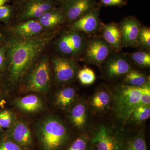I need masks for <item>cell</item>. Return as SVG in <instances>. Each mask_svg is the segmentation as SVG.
Listing matches in <instances>:
<instances>
[{"instance_id": "cell-1", "label": "cell", "mask_w": 150, "mask_h": 150, "mask_svg": "<svg viewBox=\"0 0 150 150\" xmlns=\"http://www.w3.org/2000/svg\"><path fill=\"white\" fill-rule=\"evenodd\" d=\"M55 34L48 33L28 38L14 35L10 39L7 53L10 77L13 83L18 82L24 76Z\"/></svg>"}, {"instance_id": "cell-2", "label": "cell", "mask_w": 150, "mask_h": 150, "mask_svg": "<svg viewBox=\"0 0 150 150\" xmlns=\"http://www.w3.org/2000/svg\"><path fill=\"white\" fill-rule=\"evenodd\" d=\"M115 101L117 116L124 120L129 119L137 108L150 105V84L141 87L121 86L116 94Z\"/></svg>"}, {"instance_id": "cell-3", "label": "cell", "mask_w": 150, "mask_h": 150, "mask_svg": "<svg viewBox=\"0 0 150 150\" xmlns=\"http://www.w3.org/2000/svg\"><path fill=\"white\" fill-rule=\"evenodd\" d=\"M37 131L43 150H59L69 139L66 126L54 116H48L43 119L38 125Z\"/></svg>"}, {"instance_id": "cell-4", "label": "cell", "mask_w": 150, "mask_h": 150, "mask_svg": "<svg viewBox=\"0 0 150 150\" xmlns=\"http://www.w3.org/2000/svg\"><path fill=\"white\" fill-rule=\"evenodd\" d=\"M86 35L70 30L65 31L56 41L58 51L68 58L72 59L83 55L87 40Z\"/></svg>"}, {"instance_id": "cell-5", "label": "cell", "mask_w": 150, "mask_h": 150, "mask_svg": "<svg viewBox=\"0 0 150 150\" xmlns=\"http://www.w3.org/2000/svg\"><path fill=\"white\" fill-rule=\"evenodd\" d=\"M50 66L48 59L43 58L35 65L28 78L25 87L35 92H46L51 85Z\"/></svg>"}, {"instance_id": "cell-6", "label": "cell", "mask_w": 150, "mask_h": 150, "mask_svg": "<svg viewBox=\"0 0 150 150\" xmlns=\"http://www.w3.org/2000/svg\"><path fill=\"white\" fill-rule=\"evenodd\" d=\"M112 50L101 38L96 37L87 41L83 54L84 60L100 67Z\"/></svg>"}, {"instance_id": "cell-7", "label": "cell", "mask_w": 150, "mask_h": 150, "mask_svg": "<svg viewBox=\"0 0 150 150\" xmlns=\"http://www.w3.org/2000/svg\"><path fill=\"white\" fill-rule=\"evenodd\" d=\"M56 0H29L21 4L18 16L20 21L37 20L46 12L56 7Z\"/></svg>"}, {"instance_id": "cell-8", "label": "cell", "mask_w": 150, "mask_h": 150, "mask_svg": "<svg viewBox=\"0 0 150 150\" xmlns=\"http://www.w3.org/2000/svg\"><path fill=\"white\" fill-rule=\"evenodd\" d=\"M118 25L122 47H139L138 37L141 25L138 19L133 16L126 17Z\"/></svg>"}, {"instance_id": "cell-9", "label": "cell", "mask_w": 150, "mask_h": 150, "mask_svg": "<svg viewBox=\"0 0 150 150\" xmlns=\"http://www.w3.org/2000/svg\"><path fill=\"white\" fill-rule=\"evenodd\" d=\"M96 0H69L62 3L60 8L66 21L73 23L95 7Z\"/></svg>"}, {"instance_id": "cell-10", "label": "cell", "mask_w": 150, "mask_h": 150, "mask_svg": "<svg viewBox=\"0 0 150 150\" xmlns=\"http://www.w3.org/2000/svg\"><path fill=\"white\" fill-rule=\"evenodd\" d=\"M55 78L60 83H67L77 75L79 70L76 62L71 58L55 57L52 59Z\"/></svg>"}, {"instance_id": "cell-11", "label": "cell", "mask_w": 150, "mask_h": 150, "mask_svg": "<svg viewBox=\"0 0 150 150\" xmlns=\"http://www.w3.org/2000/svg\"><path fill=\"white\" fill-rule=\"evenodd\" d=\"M22 149H28L33 145V137L29 127L24 121L15 120L6 135Z\"/></svg>"}, {"instance_id": "cell-12", "label": "cell", "mask_w": 150, "mask_h": 150, "mask_svg": "<svg viewBox=\"0 0 150 150\" xmlns=\"http://www.w3.org/2000/svg\"><path fill=\"white\" fill-rule=\"evenodd\" d=\"M71 30L85 35L95 33L101 27L99 17V10L95 7L80 18L72 23Z\"/></svg>"}, {"instance_id": "cell-13", "label": "cell", "mask_w": 150, "mask_h": 150, "mask_svg": "<svg viewBox=\"0 0 150 150\" xmlns=\"http://www.w3.org/2000/svg\"><path fill=\"white\" fill-rule=\"evenodd\" d=\"M129 59L124 54L109 56L105 61V73L108 78L112 79L125 75L131 70Z\"/></svg>"}, {"instance_id": "cell-14", "label": "cell", "mask_w": 150, "mask_h": 150, "mask_svg": "<svg viewBox=\"0 0 150 150\" xmlns=\"http://www.w3.org/2000/svg\"><path fill=\"white\" fill-rule=\"evenodd\" d=\"M102 38L116 53L122 50V42L119 25L111 23L101 26Z\"/></svg>"}, {"instance_id": "cell-15", "label": "cell", "mask_w": 150, "mask_h": 150, "mask_svg": "<svg viewBox=\"0 0 150 150\" xmlns=\"http://www.w3.org/2000/svg\"><path fill=\"white\" fill-rule=\"evenodd\" d=\"M43 28L38 20H29L16 25L11 30L15 36L28 38L39 35Z\"/></svg>"}, {"instance_id": "cell-16", "label": "cell", "mask_w": 150, "mask_h": 150, "mask_svg": "<svg viewBox=\"0 0 150 150\" xmlns=\"http://www.w3.org/2000/svg\"><path fill=\"white\" fill-rule=\"evenodd\" d=\"M97 150H117L118 144L108 129L101 126L97 131L92 140Z\"/></svg>"}, {"instance_id": "cell-17", "label": "cell", "mask_w": 150, "mask_h": 150, "mask_svg": "<svg viewBox=\"0 0 150 150\" xmlns=\"http://www.w3.org/2000/svg\"><path fill=\"white\" fill-rule=\"evenodd\" d=\"M43 28H51L66 21L64 14L60 8H54L46 12L38 19Z\"/></svg>"}, {"instance_id": "cell-18", "label": "cell", "mask_w": 150, "mask_h": 150, "mask_svg": "<svg viewBox=\"0 0 150 150\" xmlns=\"http://www.w3.org/2000/svg\"><path fill=\"white\" fill-rule=\"evenodd\" d=\"M15 103L20 110L27 112H38L43 108L42 100L35 95H29L17 98Z\"/></svg>"}, {"instance_id": "cell-19", "label": "cell", "mask_w": 150, "mask_h": 150, "mask_svg": "<svg viewBox=\"0 0 150 150\" xmlns=\"http://www.w3.org/2000/svg\"><path fill=\"white\" fill-rule=\"evenodd\" d=\"M76 91L72 87L62 89L58 93L56 97V103L60 108L65 109L69 106L74 100Z\"/></svg>"}, {"instance_id": "cell-20", "label": "cell", "mask_w": 150, "mask_h": 150, "mask_svg": "<svg viewBox=\"0 0 150 150\" xmlns=\"http://www.w3.org/2000/svg\"><path fill=\"white\" fill-rule=\"evenodd\" d=\"M71 121L78 129H83L86 121V112L84 105L78 103L75 105L70 113Z\"/></svg>"}, {"instance_id": "cell-21", "label": "cell", "mask_w": 150, "mask_h": 150, "mask_svg": "<svg viewBox=\"0 0 150 150\" xmlns=\"http://www.w3.org/2000/svg\"><path fill=\"white\" fill-rule=\"evenodd\" d=\"M124 81L128 85L141 87L149 84V79L139 71L131 70L125 75Z\"/></svg>"}, {"instance_id": "cell-22", "label": "cell", "mask_w": 150, "mask_h": 150, "mask_svg": "<svg viewBox=\"0 0 150 150\" xmlns=\"http://www.w3.org/2000/svg\"><path fill=\"white\" fill-rule=\"evenodd\" d=\"M110 101V96L108 92L106 91H100L92 98L91 106L95 110H103L108 106Z\"/></svg>"}, {"instance_id": "cell-23", "label": "cell", "mask_w": 150, "mask_h": 150, "mask_svg": "<svg viewBox=\"0 0 150 150\" xmlns=\"http://www.w3.org/2000/svg\"><path fill=\"white\" fill-rule=\"evenodd\" d=\"M123 54L138 66L142 67H150V54L148 51H138Z\"/></svg>"}, {"instance_id": "cell-24", "label": "cell", "mask_w": 150, "mask_h": 150, "mask_svg": "<svg viewBox=\"0 0 150 150\" xmlns=\"http://www.w3.org/2000/svg\"><path fill=\"white\" fill-rule=\"evenodd\" d=\"M77 76L79 80L84 85H91L96 79V76L93 70L88 67H85L79 70Z\"/></svg>"}, {"instance_id": "cell-25", "label": "cell", "mask_w": 150, "mask_h": 150, "mask_svg": "<svg viewBox=\"0 0 150 150\" xmlns=\"http://www.w3.org/2000/svg\"><path fill=\"white\" fill-rule=\"evenodd\" d=\"M150 116V105H144L137 108L132 112L131 117L137 122H142L148 119Z\"/></svg>"}, {"instance_id": "cell-26", "label": "cell", "mask_w": 150, "mask_h": 150, "mask_svg": "<svg viewBox=\"0 0 150 150\" xmlns=\"http://www.w3.org/2000/svg\"><path fill=\"white\" fill-rule=\"evenodd\" d=\"M139 47H142L145 50L149 51L150 49V29L148 27L141 26L139 37Z\"/></svg>"}, {"instance_id": "cell-27", "label": "cell", "mask_w": 150, "mask_h": 150, "mask_svg": "<svg viewBox=\"0 0 150 150\" xmlns=\"http://www.w3.org/2000/svg\"><path fill=\"white\" fill-rule=\"evenodd\" d=\"M15 121L13 113L10 110L0 111V125L2 128L9 129Z\"/></svg>"}, {"instance_id": "cell-28", "label": "cell", "mask_w": 150, "mask_h": 150, "mask_svg": "<svg viewBox=\"0 0 150 150\" xmlns=\"http://www.w3.org/2000/svg\"><path fill=\"white\" fill-rule=\"evenodd\" d=\"M0 150H23L20 146L7 137H0Z\"/></svg>"}, {"instance_id": "cell-29", "label": "cell", "mask_w": 150, "mask_h": 150, "mask_svg": "<svg viewBox=\"0 0 150 150\" xmlns=\"http://www.w3.org/2000/svg\"><path fill=\"white\" fill-rule=\"evenodd\" d=\"M87 139L85 136L78 138L70 146L68 150H86Z\"/></svg>"}, {"instance_id": "cell-30", "label": "cell", "mask_w": 150, "mask_h": 150, "mask_svg": "<svg viewBox=\"0 0 150 150\" xmlns=\"http://www.w3.org/2000/svg\"><path fill=\"white\" fill-rule=\"evenodd\" d=\"M130 147L133 150H147L144 138L142 134H139L134 139Z\"/></svg>"}, {"instance_id": "cell-31", "label": "cell", "mask_w": 150, "mask_h": 150, "mask_svg": "<svg viewBox=\"0 0 150 150\" xmlns=\"http://www.w3.org/2000/svg\"><path fill=\"white\" fill-rule=\"evenodd\" d=\"M13 10V7L11 6L5 4L0 7V21H8L12 16Z\"/></svg>"}, {"instance_id": "cell-32", "label": "cell", "mask_w": 150, "mask_h": 150, "mask_svg": "<svg viewBox=\"0 0 150 150\" xmlns=\"http://www.w3.org/2000/svg\"><path fill=\"white\" fill-rule=\"evenodd\" d=\"M100 3L105 6H122L126 4V0H100Z\"/></svg>"}, {"instance_id": "cell-33", "label": "cell", "mask_w": 150, "mask_h": 150, "mask_svg": "<svg viewBox=\"0 0 150 150\" xmlns=\"http://www.w3.org/2000/svg\"><path fill=\"white\" fill-rule=\"evenodd\" d=\"M6 47L0 48V70L5 67L6 63Z\"/></svg>"}, {"instance_id": "cell-34", "label": "cell", "mask_w": 150, "mask_h": 150, "mask_svg": "<svg viewBox=\"0 0 150 150\" xmlns=\"http://www.w3.org/2000/svg\"><path fill=\"white\" fill-rule=\"evenodd\" d=\"M11 0H0V7L4 5L6 3L8 2Z\"/></svg>"}, {"instance_id": "cell-35", "label": "cell", "mask_w": 150, "mask_h": 150, "mask_svg": "<svg viewBox=\"0 0 150 150\" xmlns=\"http://www.w3.org/2000/svg\"><path fill=\"white\" fill-rule=\"evenodd\" d=\"M28 1H29V0H16V2L17 4L21 6V4H23V3Z\"/></svg>"}, {"instance_id": "cell-36", "label": "cell", "mask_w": 150, "mask_h": 150, "mask_svg": "<svg viewBox=\"0 0 150 150\" xmlns=\"http://www.w3.org/2000/svg\"><path fill=\"white\" fill-rule=\"evenodd\" d=\"M56 1L62 4V3L65 2L67 1H69V0H56Z\"/></svg>"}, {"instance_id": "cell-37", "label": "cell", "mask_w": 150, "mask_h": 150, "mask_svg": "<svg viewBox=\"0 0 150 150\" xmlns=\"http://www.w3.org/2000/svg\"><path fill=\"white\" fill-rule=\"evenodd\" d=\"M2 37V35L1 33V31H0V40H1Z\"/></svg>"}, {"instance_id": "cell-38", "label": "cell", "mask_w": 150, "mask_h": 150, "mask_svg": "<svg viewBox=\"0 0 150 150\" xmlns=\"http://www.w3.org/2000/svg\"><path fill=\"white\" fill-rule=\"evenodd\" d=\"M126 150H133L132 149V148L131 147H129V148H128V149H126Z\"/></svg>"}, {"instance_id": "cell-39", "label": "cell", "mask_w": 150, "mask_h": 150, "mask_svg": "<svg viewBox=\"0 0 150 150\" xmlns=\"http://www.w3.org/2000/svg\"><path fill=\"white\" fill-rule=\"evenodd\" d=\"M2 128L1 126V125H0V133H1V131Z\"/></svg>"}, {"instance_id": "cell-40", "label": "cell", "mask_w": 150, "mask_h": 150, "mask_svg": "<svg viewBox=\"0 0 150 150\" xmlns=\"http://www.w3.org/2000/svg\"><path fill=\"white\" fill-rule=\"evenodd\" d=\"M1 94H0V102H1Z\"/></svg>"}]
</instances>
